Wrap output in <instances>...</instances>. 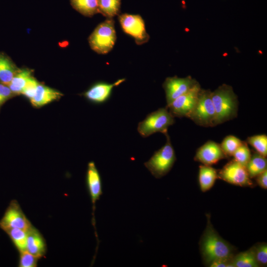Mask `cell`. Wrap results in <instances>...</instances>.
<instances>
[{"label":"cell","mask_w":267,"mask_h":267,"mask_svg":"<svg viewBox=\"0 0 267 267\" xmlns=\"http://www.w3.org/2000/svg\"><path fill=\"white\" fill-rule=\"evenodd\" d=\"M39 258L27 251L20 253L19 266L20 267H35Z\"/></svg>","instance_id":"f1b7e54d"},{"label":"cell","mask_w":267,"mask_h":267,"mask_svg":"<svg viewBox=\"0 0 267 267\" xmlns=\"http://www.w3.org/2000/svg\"><path fill=\"white\" fill-rule=\"evenodd\" d=\"M210 89H201L197 102L187 117L197 125L204 127L216 126V112Z\"/></svg>","instance_id":"277c9868"},{"label":"cell","mask_w":267,"mask_h":267,"mask_svg":"<svg viewBox=\"0 0 267 267\" xmlns=\"http://www.w3.org/2000/svg\"><path fill=\"white\" fill-rule=\"evenodd\" d=\"M201 89L198 83L193 88L167 105L170 113L174 117L187 118L194 108Z\"/></svg>","instance_id":"9c48e42d"},{"label":"cell","mask_w":267,"mask_h":267,"mask_svg":"<svg viewBox=\"0 0 267 267\" xmlns=\"http://www.w3.org/2000/svg\"><path fill=\"white\" fill-rule=\"evenodd\" d=\"M72 7L82 15L91 17L99 13L98 0H70Z\"/></svg>","instance_id":"44dd1931"},{"label":"cell","mask_w":267,"mask_h":267,"mask_svg":"<svg viewBox=\"0 0 267 267\" xmlns=\"http://www.w3.org/2000/svg\"><path fill=\"white\" fill-rule=\"evenodd\" d=\"M121 0H98L99 13L107 18H113L119 14Z\"/></svg>","instance_id":"603a6c76"},{"label":"cell","mask_w":267,"mask_h":267,"mask_svg":"<svg viewBox=\"0 0 267 267\" xmlns=\"http://www.w3.org/2000/svg\"><path fill=\"white\" fill-rule=\"evenodd\" d=\"M33 70L30 69H19L8 85L11 91L15 96L21 94L28 81L33 76Z\"/></svg>","instance_id":"d6986e66"},{"label":"cell","mask_w":267,"mask_h":267,"mask_svg":"<svg viewBox=\"0 0 267 267\" xmlns=\"http://www.w3.org/2000/svg\"><path fill=\"white\" fill-rule=\"evenodd\" d=\"M210 267H233L231 261L220 260L212 263Z\"/></svg>","instance_id":"d6a6232c"},{"label":"cell","mask_w":267,"mask_h":267,"mask_svg":"<svg viewBox=\"0 0 267 267\" xmlns=\"http://www.w3.org/2000/svg\"><path fill=\"white\" fill-rule=\"evenodd\" d=\"M63 95L59 91L39 82L36 93L29 102L33 107L40 108L59 100Z\"/></svg>","instance_id":"9a60e30c"},{"label":"cell","mask_w":267,"mask_h":267,"mask_svg":"<svg viewBox=\"0 0 267 267\" xmlns=\"http://www.w3.org/2000/svg\"><path fill=\"white\" fill-rule=\"evenodd\" d=\"M116 40L114 21L107 18L95 28L89 38L91 48L99 54H107L113 47Z\"/></svg>","instance_id":"8992f818"},{"label":"cell","mask_w":267,"mask_h":267,"mask_svg":"<svg viewBox=\"0 0 267 267\" xmlns=\"http://www.w3.org/2000/svg\"><path fill=\"white\" fill-rule=\"evenodd\" d=\"M233 267H259L252 247L248 250L235 254L231 260Z\"/></svg>","instance_id":"7402d4cb"},{"label":"cell","mask_w":267,"mask_h":267,"mask_svg":"<svg viewBox=\"0 0 267 267\" xmlns=\"http://www.w3.org/2000/svg\"><path fill=\"white\" fill-rule=\"evenodd\" d=\"M218 178L236 186L250 187L255 186L246 167L233 159L218 172Z\"/></svg>","instance_id":"52a82bcc"},{"label":"cell","mask_w":267,"mask_h":267,"mask_svg":"<svg viewBox=\"0 0 267 267\" xmlns=\"http://www.w3.org/2000/svg\"><path fill=\"white\" fill-rule=\"evenodd\" d=\"M225 158L227 157L220 144L209 140L197 149L194 160L203 165L211 166Z\"/></svg>","instance_id":"5bb4252c"},{"label":"cell","mask_w":267,"mask_h":267,"mask_svg":"<svg viewBox=\"0 0 267 267\" xmlns=\"http://www.w3.org/2000/svg\"><path fill=\"white\" fill-rule=\"evenodd\" d=\"M125 80V79H121L113 84L105 82L95 83L81 95L88 101L93 104L104 103L110 98L113 88L119 86Z\"/></svg>","instance_id":"4fadbf2b"},{"label":"cell","mask_w":267,"mask_h":267,"mask_svg":"<svg viewBox=\"0 0 267 267\" xmlns=\"http://www.w3.org/2000/svg\"><path fill=\"white\" fill-rule=\"evenodd\" d=\"M198 83L191 76L184 78L177 76L166 78L162 87L165 92L167 105L189 91Z\"/></svg>","instance_id":"30bf717a"},{"label":"cell","mask_w":267,"mask_h":267,"mask_svg":"<svg viewBox=\"0 0 267 267\" xmlns=\"http://www.w3.org/2000/svg\"><path fill=\"white\" fill-rule=\"evenodd\" d=\"M19 69L9 56L0 52V83L8 85Z\"/></svg>","instance_id":"ac0fdd59"},{"label":"cell","mask_w":267,"mask_h":267,"mask_svg":"<svg viewBox=\"0 0 267 267\" xmlns=\"http://www.w3.org/2000/svg\"><path fill=\"white\" fill-rule=\"evenodd\" d=\"M242 141L234 135H229L224 138L220 145L222 150L228 158L232 156L234 152L242 144Z\"/></svg>","instance_id":"484cf974"},{"label":"cell","mask_w":267,"mask_h":267,"mask_svg":"<svg viewBox=\"0 0 267 267\" xmlns=\"http://www.w3.org/2000/svg\"><path fill=\"white\" fill-rule=\"evenodd\" d=\"M218 178V172L211 166H199L198 180L200 189L203 192L210 190Z\"/></svg>","instance_id":"e0dca14e"},{"label":"cell","mask_w":267,"mask_h":267,"mask_svg":"<svg viewBox=\"0 0 267 267\" xmlns=\"http://www.w3.org/2000/svg\"><path fill=\"white\" fill-rule=\"evenodd\" d=\"M255 178L260 187L264 189H267V170L258 175Z\"/></svg>","instance_id":"1f68e13d"},{"label":"cell","mask_w":267,"mask_h":267,"mask_svg":"<svg viewBox=\"0 0 267 267\" xmlns=\"http://www.w3.org/2000/svg\"><path fill=\"white\" fill-rule=\"evenodd\" d=\"M255 259L259 267L267 265V244L265 242H259L252 247Z\"/></svg>","instance_id":"83f0119b"},{"label":"cell","mask_w":267,"mask_h":267,"mask_svg":"<svg viewBox=\"0 0 267 267\" xmlns=\"http://www.w3.org/2000/svg\"><path fill=\"white\" fill-rule=\"evenodd\" d=\"M207 218L206 226L199 243L203 263L209 267L215 261H231L236 248L219 235L211 223L210 215Z\"/></svg>","instance_id":"6da1fadb"},{"label":"cell","mask_w":267,"mask_h":267,"mask_svg":"<svg viewBox=\"0 0 267 267\" xmlns=\"http://www.w3.org/2000/svg\"><path fill=\"white\" fill-rule=\"evenodd\" d=\"M20 253L26 250L27 231L18 228H11L4 231Z\"/></svg>","instance_id":"cb8c5ba5"},{"label":"cell","mask_w":267,"mask_h":267,"mask_svg":"<svg viewBox=\"0 0 267 267\" xmlns=\"http://www.w3.org/2000/svg\"><path fill=\"white\" fill-rule=\"evenodd\" d=\"M166 143L156 151L149 160L144 163L145 167L156 178L166 175L173 167L176 160L175 150L168 133Z\"/></svg>","instance_id":"3957f363"},{"label":"cell","mask_w":267,"mask_h":267,"mask_svg":"<svg viewBox=\"0 0 267 267\" xmlns=\"http://www.w3.org/2000/svg\"><path fill=\"white\" fill-rule=\"evenodd\" d=\"M211 97L216 112V126L237 116L238 97L231 86L222 84L212 91Z\"/></svg>","instance_id":"7a4b0ae2"},{"label":"cell","mask_w":267,"mask_h":267,"mask_svg":"<svg viewBox=\"0 0 267 267\" xmlns=\"http://www.w3.org/2000/svg\"><path fill=\"white\" fill-rule=\"evenodd\" d=\"M175 122V117L166 106L148 114L143 121L138 123L137 129L143 137H147L157 132L165 134L168 133V128Z\"/></svg>","instance_id":"5b68a950"},{"label":"cell","mask_w":267,"mask_h":267,"mask_svg":"<svg viewBox=\"0 0 267 267\" xmlns=\"http://www.w3.org/2000/svg\"><path fill=\"white\" fill-rule=\"evenodd\" d=\"M17 201H11L0 221V227L4 231L18 228L27 231L32 226Z\"/></svg>","instance_id":"8fae6325"},{"label":"cell","mask_w":267,"mask_h":267,"mask_svg":"<svg viewBox=\"0 0 267 267\" xmlns=\"http://www.w3.org/2000/svg\"><path fill=\"white\" fill-rule=\"evenodd\" d=\"M27 251L39 259L44 256L46 253V245L41 233L32 225L27 231Z\"/></svg>","instance_id":"2e32d148"},{"label":"cell","mask_w":267,"mask_h":267,"mask_svg":"<svg viewBox=\"0 0 267 267\" xmlns=\"http://www.w3.org/2000/svg\"><path fill=\"white\" fill-rule=\"evenodd\" d=\"M14 97L8 86L0 83V111L5 103Z\"/></svg>","instance_id":"4dcf8cb0"},{"label":"cell","mask_w":267,"mask_h":267,"mask_svg":"<svg viewBox=\"0 0 267 267\" xmlns=\"http://www.w3.org/2000/svg\"><path fill=\"white\" fill-rule=\"evenodd\" d=\"M247 143L251 145L259 154L267 156V136L266 134H258L248 137Z\"/></svg>","instance_id":"d4e9b609"},{"label":"cell","mask_w":267,"mask_h":267,"mask_svg":"<svg viewBox=\"0 0 267 267\" xmlns=\"http://www.w3.org/2000/svg\"><path fill=\"white\" fill-rule=\"evenodd\" d=\"M246 169L251 179L267 170V159L257 152L251 154V158L246 166Z\"/></svg>","instance_id":"ffe728a7"},{"label":"cell","mask_w":267,"mask_h":267,"mask_svg":"<svg viewBox=\"0 0 267 267\" xmlns=\"http://www.w3.org/2000/svg\"><path fill=\"white\" fill-rule=\"evenodd\" d=\"M232 156L234 158L233 159L246 167L251 156V153L246 141H242V144L235 150Z\"/></svg>","instance_id":"4316f807"},{"label":"cell","mask_w":267,"mask_h":267,"mask_svg":"<svg viewBox=\"0 0 267 267\" xmlns=\"http://www.w3.org/2000/svg\"><path fill=\"white\" fill-rule=\"evenodd\" d=\"M118 20L123 30L133 37L138 45L148 41L149 36L147 33L144 22L138 14L124 13L119 15Z\"/></svg>","instance_id":"ba28073f"},{"label":"cell","mask_w":267,"mask_h":267,"mask_svg":"<svg viewBox=\"0 0 267 267\" xmlns=\"http://www.w3.org/2000/svg\"><path fill=\"white\" fill-rule=\"evenodd\" d=\"M39 82L32 76L28 81L21 95L30 101L34 97Z\"/></svg>","instance_id":"f546056e"},{"label":"cell","mask_w":267,"mask_h":267,"mask_svg":"<svg viewBox=\"0 0 267 267\" xmlns=\"http://www.w3.org/2000/svg\"><path fill=\"white\" fill-rule=\"evenodd\" d=\"M86 183L92 204V223L94 227L95 234L97 241L98 236L96 231L94 211L95 203L102 194V184L100 175L94 162L90 161L88 164L86 173Z\"/></svg>","instance_id":"7c38bea8"}]
</instances>
